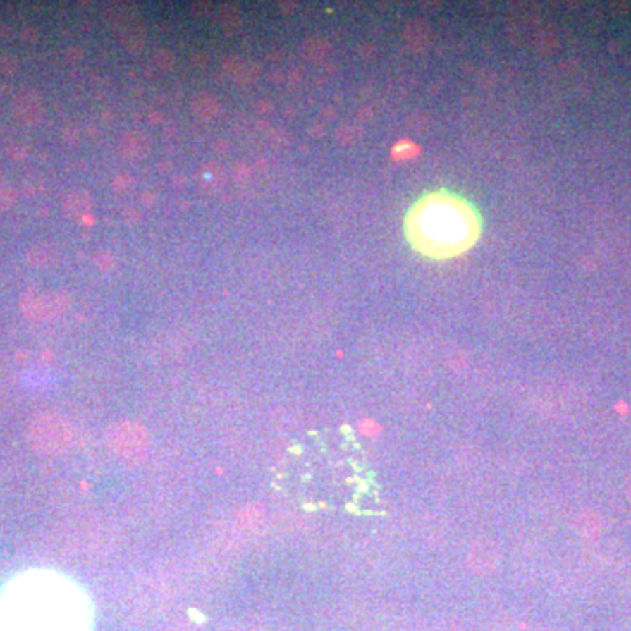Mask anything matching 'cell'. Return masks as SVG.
Masks as SVG:
<instances>
[{"label":"cell","mask_w":631,"mask_h":631,"mask_svg":"<svg viewBox=\"0 0 631 631\" xmlns=\"http://www.w3.org/2000/svg\"><path fill=\"white\" fill-rule=\"evenodd\" d=\"M93 625L85 591L56 577L20 582L0 608V631H93Z\"/></svg>","instance_id":"1"},{"label":"cell","mask_w":631,"mask_h":631,"mask_svg":"<svg viewBox=\"0 0 631 631\" xmlns=\"http://www.w3.org/2000/svg\"><path fill=\"white\" fill-rule=\"evenodd\" d=\"M14 200V193L13 190L9 188L7 185H2L0 183V209H7Z\"/></svg>","instance_id":"6"},{"label":"cell","mask_w":631,"mask_h":631,"mask_svg":"<svg viewBox=\"0 0 631 631\" xmlns=\"http://www.w3.org/2000/svg\"><path fill=\"white\" fill-rule=\"evenodd\" d=\"M500 547L491 539H477L470 546L467 556V565L477 575H489L498 568Z\"/></svg>","instance_id":"3"},{"label":"cell","mask_w":631,"mask_h":631,"mask_svg":"<svg viewBox=\"0 0 631 631\" xmlns=\"http://www.w3.org/2000/svg\"><path fill=\"white\" fill-rule=\"evenodd\" d=\"M30 437L35 449L51 453V451H55L62 443L63 431L60 428L59 421L51 419V417H41L32 427Z\"/></svg>","instance_id":"4"},{"label":"cell","mask_w":631,"mask_h":631,"mask_svg":"<svg viewBox=\"0 0 631 631\" xmlns=\"http://www.w3.org/2000/svg\"><path fill=\"white\" fill-rule=\"evenodd\" d=\"M407 239L414 250L442 259L474 246L481 232L477 211L461 197L446 191L421 198L405 219Z\"/></svg>","instance_id":"2"},{"label":"cell","mask_w":631,"mask_h":631,"mask_svg":"<svg viewBox=\"0 0 631 631\" xmlns=\"http://www.w3.org/2000/svg\"><path fill=\"white\" fill-rule=\"evenodd\" d=\"M579 529L584 533V535H593L594 532L598 529V519L596 515H584V517L579 519Z\"/></svg>","instance_id":"5"}]
</instances>
